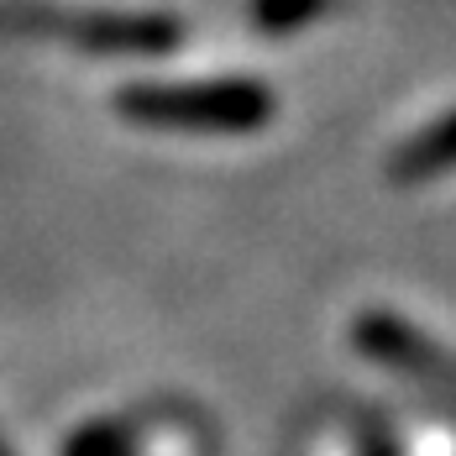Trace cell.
<instances>
[{"mask_svg": "<svg viewBox=\"0 0 456 456\" xmlns=\"http://www.w3.org/2000/svg\"><path fill=\"white\" fill-rule=\"evenodd\" d=\"M362 456H399V452H394V441H388V430H378V425H367V430H362Z\"/></svg>", "mask_w": 456, "mask_h": 456, "instance_id": "cell-7", "label": "cell"}, {"mask_svg": "<svg viewBox=\"0 0 456 456\" xmlns=\"http://www.w3.org/2000/svg\"><path fill=\"white\" fill-rule=\"evenodd\" d=\"M116 110L142 126L179 132H257L273 121V94L257 79H174V85H126Z\"/></svg>", "mask_w": 456, "mask_h": 456, "instance_id": "cell-1", "label": "cell"}, {"mask_svg": "<svg viewBox=\"0 0 456 456\" xmlns=\"http://www.w3.org/2000/svg\"><path fill=\"white\" fill-rule=\"evenodd\" d=\"M63 456H137V430L126 419H94L63 441Z\"/></svg>", "mask_w": 456, "mask_h": 456, "instance_id": "cell-5", "label": "cell"}, {"mask_svg": "<svg viewBox=\"0 0 456 456\" xmlns=\"http://www.w3.org/2000/svg\"><path fill=\"white\" fill-rule=\"evenodd\" d=\"M325 11V0H252V21L263 32H294L305 21H315Z\"/></svg>", "mask_w": 456, "mask_h": 456, "instance_id": "cell-6", "label": "cell"}, {"mask_svg": "<svg viewBox=\"0 0 456 456\" xmlns=\"http://www.w3.org/2000/svg\"><path fill=\"white\" fill-rule=\"evenodd\" d=\"M0 456H16V452H11V446H5V436H0Z\"/></svg>", "mask_w": 456, "mask_h": 456, "instance_id": "cell-8", "label": "cell"}, {"mask_svg": "<svg viewBox=\"0 0 456 456\" xmlns=\"http://www.w3.org/2000/svg\"><path fill=\"white\" fill-rule=\"evenodd\" d=\"M0 27L74 37L85 53H116V58L168 53V47L179 43V21H168V16H142V11H58V5H0Z\"/></svg>", "mask_w": 456, "mask_h": 456, "instance_id": "cell-2", "label": "cell"}, {"mask_svg": "<svg viewBox=\"0 0 456 456\" xmlns=\"http://www.w3.org/2000/svg\"><path fill=\"white\" fill-rule=\"evenodd\" d=\"M452 168H456V110L436 116L430 126H419L388 158V179L394 183H430L441 174H452Z\"/></svg>", "mask_w": 456, "mask_h": 456, "instance_id": "cell-4", "label": "cell"}, {"mask_svg": "<svg viewBox=\"0 0 456 456\" xmlns=\"http://www.w3.org/2000/svg\"><path fill=\"white\" fill-rule=\"evenodd\" d=\"M352 341H357L362 357L394 367V372H404V378H419V383H456L452 352L436 346L419 325H410V320L394 315V310H367V315H357Z\"/></svg>", "mask_w": 456, "mask_h": 456, "instance_id": "cell-3", "label": "cell"}]
</instances>
